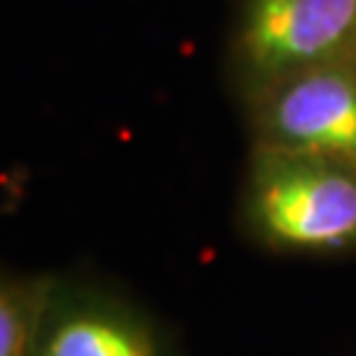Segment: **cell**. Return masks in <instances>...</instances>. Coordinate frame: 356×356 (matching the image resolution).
Masks as SVG:
<instances>
[{
	"mask_svg": "<svg viewBox=\"0 0 356 356\" xmlns=\"http://www.w3.org/2000/svg\"><path fill=\"white\" fill-rule=\"evenodd\" d=\"M354 58H356V53H354Z\"/></svg>",
	"mask_w": 356,
	"mask_h": 356,
	"instance_id": "6",
	"label": "cell"
},
{
	"mask_svg": "<svg viewBox=\"0 0 356 356\" xmlns=\"http://www.w3.org/2000/svg\"><path fill=\"white\" fill-rule=\"evenodd\" d=\"M248 103L254 145L356 166V58L285 76Z\"/></svg>",
	"mask_w": 356,
	"mask_h": 356,
	"instance_id": "3",
	"label": "cell"
},
{
	"mask_svg": "<svg viewBox=\"0 0 356 356\" xmlns=\"http://www.w3.org/2000/svg\"><path fill=\"white\" fill-rule=\"evenodd\" d=\"M38 356H175L151 319L108 293L56 285Z\"/></svg>",
	"mask_w": 356,
	"mask_h": 356,
	"instance_id": "4",
	"label": "cell"
},
{
	"mask_svg": "<svg viewBox=\"0 0 356 356\" xmlns=\"http://www.w3.org/2000/svg\"><path fill=\"white\" fill-rule=\"evenodd\" d=\"M58 282L48 275H6L0 285V356H38Z\"/></svg>",
	"mask_w": 356,
	"mask_h": 356,
	"instance_id": "5",
	"label": "cell"
},
{
	"mask_svg": "<svg viewBox=\"0 0 356 356\" xmlns=\"http://www.w3.org/2000/svg\"><path fill=\"white\" fill-rule=\"evenodd\" d=\"M243 216L248 232L272 251L351 254L356 251V166L254 145Z\"/></svg>",
	"mask_w": 356,
	"mask_h": 356,
	"instance_id": "1",
	"label": "cell"
},
{
	"mask_svg": "<svg viewBox=\"0 0 356 356\" xmlns=\"http://www.w3.org/2000/svg\"><path fill=\"white\" fill-rule=\"evenodd\" d=\"M354 53L356 0H243L232 61L248 101L285 76Z\"/></svg>",
	"mask_w": 356,
	"mask_h": 356,
	"instance_id": "2",
	"label": "cell"
}]
</instances>
